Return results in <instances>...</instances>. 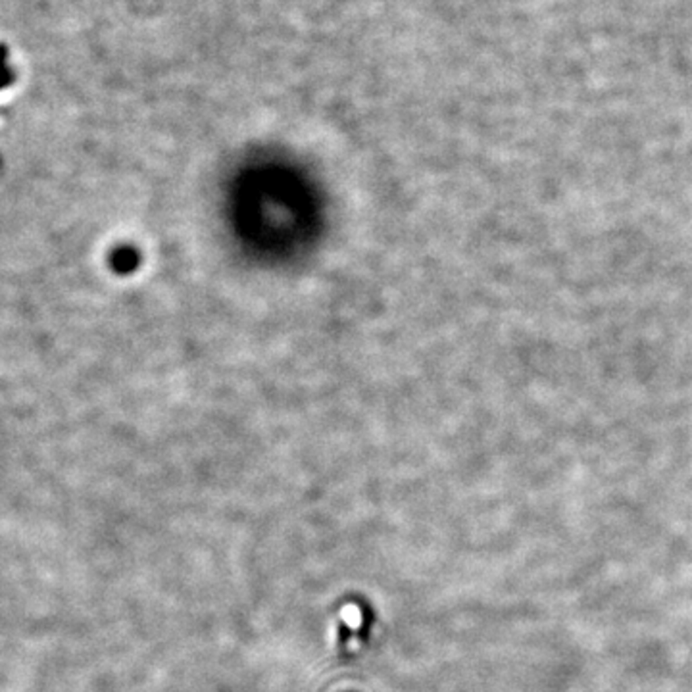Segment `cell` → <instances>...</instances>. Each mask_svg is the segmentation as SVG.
I'll list each match as a JSON object with an SVG mask.
<instances>
[]
</instances>
